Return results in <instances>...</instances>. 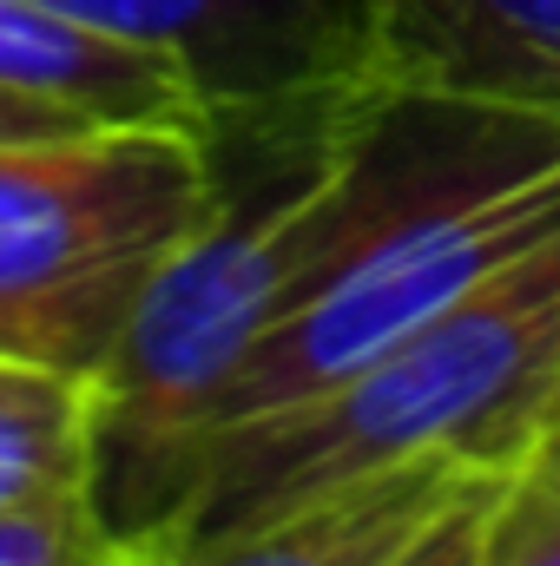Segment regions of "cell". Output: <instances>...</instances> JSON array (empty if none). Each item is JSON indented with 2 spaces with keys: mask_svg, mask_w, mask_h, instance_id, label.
<instances>
[{
  "mask_svg": "<svg viewBox=\"0 0 560 566\" xmlns=\"http://www.w3.org/2000/svg\"><path fill=\"white\" fill-rule=\"evenodd\" d=\"M73 488L100 494V382L0 356V514Z\"/></svg>",
  "mask_w": 560,
  "mask_h": 566,
  "instance_id": "52a82bcc",
  "label": "cell"
},
{
  "mask_svg": "<svg viewBox=\"0 0 560 566\" xmlns=\"http://www.w3.org/2000/svg\"><path fill=\"white\" fill-rule=\"evenodd\" d=\"M481 566H560V434L508 474Z\"/></svg>",
  "mask_w": 560,
  "mask_h": 566,
  "instance_id": "9c48e42d",
  "label": "cell"
},
{
  "mask_svg": "<svg viewBox=\"0 0 560 566\" xmlns=\"http://www.w3.org/2000/svg\"><path fill=\"white\" fill-rule=\"evenodd\" d=\"M0 86L60 99L106 126H198L205 93L165 53L66 20L46 0H0Z\"/></svg>",
  "mask_w": 560,
  "mask_h": 566,
  "instance_id": "8992f818",
  "label": "cell"
},
{
  "mask_svg": "<svg viewBox=\"0 0 560 566\" xmlns=\"http://www.w3.org/2000/svg\"><path fill=\"white\" fill-rule=\"evenodd\" d=\"M495 468L475 461H409L336 494H317L278 521L231 527V534H133L113 566H390L422 527Z\"/></svg>",
  "mask_w": 560,
  "mask_h": 566,
  "instance_id": "5b68a950",
  "label": "cell"
},
{
  "mask_svg": "<svg viewBox=\"0 0 560 566\" xmlns=\"http://www.w3.org/2000/svg\"><path fill=\"white\" fill-rule=\"evenodd\" d=\"M120 547H126V534L106 521L93 488L0 514V566H113Z\"/></svg>",
  "mask_w": 560,
  "mask_h": 566,
  "instance_id": "ba28073f",
  "label": "cell"
},
{
  "mask_svg": "<svg viewBox=\"0 0 560 566\" xmlns=\"http://www.w3.org/2000/svg\"><path fill=\"white\" fill-rule=\"evenodd\" d=\"M560 434V238L330 396L205 448L178 534H231L409 461L521 468Z\"/></svg>",
  "mask_w": 560,
  "mask_h": 566,
  "instance_id": "6da1fadb",
  "label": "cell"
},
{
  "mask_svg": "<svg viewBox=\"0 0 560 566\" xmlns=\"http://www.w3.org/2000/svg\"><path fill=\"white\" fill-rule=\"evenodd\" d=\"M376 80L560 126V0H370Z\"/></svg>",
  "mask_w": 560,
  "mask_h": 566,
  "instance_id": "277c9868",
  "label": "cell"
},
{
  "mask_svg": "<svg viewBox=\"0 0 560 566\" xmlns=\"http://www.w3.org/2000/svg\"><path fill=\"white\" fill-rule=\"evenodd\" d=\"M211 211L218 171L205 133L126 126L86 185L0 218V356L100 382L152 283Z\"/></svg>",
  "mask_w": 560,
  "mask_h": 566,
  "instance_id": "7a4b0ae2",
  "label": "cell"
},
{
  "mask_svg": "<svg viewBox=\"0 0 560 566\" xmlns=\"http://www.w3.org/2000/svg\"><path fill=\"white\" fill-rule=\"evenodd\" d=\"M515 468H495V474H475L416 541L396 554L390 566H481V547H488V521H495V501L508 488Z\"/></svg>",
  "mask_w": 560,
  "mask_h": 566,
  "instance_id": "30bf717a",
  "label": "cell"
},
{
  "mask_svg": "<svg viewBox=\"0 0 560 566\" xmlns=\"http://www.w3.org/2000/svg\"><path fill=\"white\" fill-rule=\"evenodd\" d=\"M93 126H106V119L73 113V106H60V99H33V93L0 86V145H7V139H60V133H93Z\"/></svg>",
  "mask_w": 560,
  "mask_h": 566,
  "instance_id": "8fae6325",
  "label": "cell"
},
{
  "mask_svg": "<svg viewBox=\"0 0 560 566\" xmlns=\"http://www.w3.org/2000/svg\"><path fill=\"white\" fill-rule=\"evenodd\" d=\"M66 20L165 53L218 106H265L376 80L370 0H46Z\"/></svg>",
  "mask_w": 560,
  "mask_h": 566,
  "instance_id": "3957f363",
  "label": "cell"
}]
</instances>
